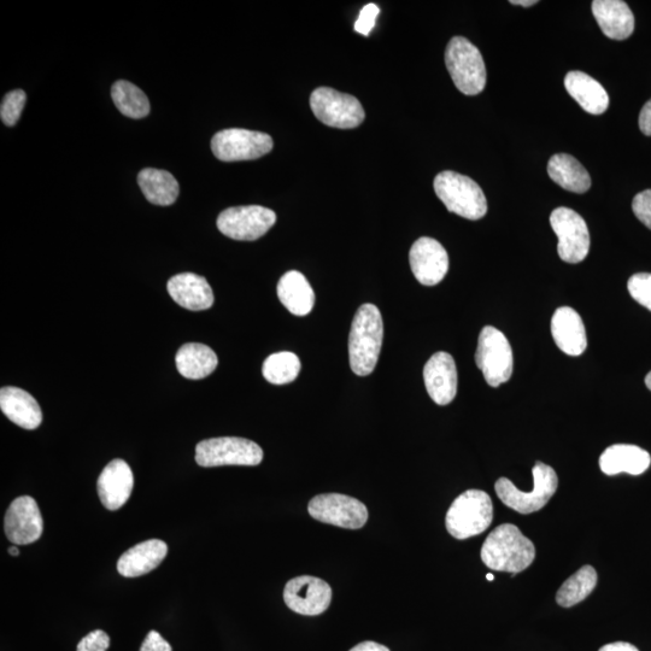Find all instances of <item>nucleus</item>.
<instances>
[{
    "label": "nucleus",
    "instance_id": "nucleus-1",
    "mask_svg": "<svg viewBox=\"0 0 651 651\" xmlns=\"http://www.w3.org/2000/svg\"><path fill=\"white\" fill-rule=\"evenodd\" d=\"M482 560L491 570L515 574L532 565L536 548L529 538L512 524L496 527L485 539Z\"/></svg>",
    "mask_w": 651,
    "mask_h": 651
},
{
    "label": "nucleus",
    "instance_id": "nucleus-2",
    "mask_svg": "<svg viewBox=\"0 0 651 651\" xmlns=\"http://www.w3.org/2000/svg\"><path fill=\"white\" fill-rule=\"evenodd\" d=\"M384 340V322L374 304H363L357 310L349 337L350 367L359 377L373 373Z\"/></svg>",
    "mask_w": 651,
    "mask_h": 651
},
{
    "label": "nucleus",
    "instance_id": "nucleus-3",
    "mask_svg": "<svg viewBox=\"0 0 651 651\" xmlns=\"http://www.w3.org/2000/svg\"><path fill=\"white\" fill-rule=\"evenodd\" d=\"M434 191L445 207L467 220H480L488 213V201L477 183L455 172H442L434 179Z\"/></svg>",
    "mask_w": 651,
    "mask_h": 651
},
{
    "label": "nucleus",
    "instance_id": "nucleus-4",
    "mask_svg": "<svg viewBox=\"0 0 651 651\" xmlns=\"http://www.w3.org/2000/svg\"><path fill=\"white\" fill-rule=\"evenodd\" d=\"M494 506L485 491L468 490L456 498L448 510L445 526L456 539H467L489 529Z\"/></svg>",
    "mask_w": 651,
    "mask_h": 651
},
{
    "label": "nucleus",
    "instance_id": "nucleus-5",
    "mask_svg": "<svg viewBox=\"0 0 651 651\" xmlns=\"http://www.w3.org/2000/svg\"><path fill=\"white\" fill-rule=\"evenodd\" d=\"M532 474L533 490L530 492L520 491L507 478L498 479L495 485L498 498L520 514L535 513L547 506L559 486L556 472L543 462L536 463Z\"/></svg>",
    "mask_w": 651,
    "mask_h": 651
},
{
    "label": "nucleus",
    "instance_id": "nucleus-6",
    "mask_svg": "<svg viewBox=\"0 0 651 651\" xmlns=\"http://www.w3.org/2000/svg\"><path fill=\"white\" fill-rule=\"evenodd\" d=\"M445 64L457 90L466 96H477L486 85L484 58L477 46L462 37L450 40L445 51Z\"/></svg>",
    "mask_w": 651,
    "mask_h": 651
},
{
    "label": "nucleus",
    "instance_id": "nucleus-7",
    "mask_svg": "<svg viewBox=\"0 0 651 651\" xmlns=\"http://www.w3.org/2000/svg\"><path fill=\"white\" fill-rule=\"evenodd\" d=\"M263 460L260 445L249 439L220 437L205 439L196 447V462L199 466H258Z\"/></svg>",
    "mask_w": 651,
    "mask_h": 651
},
{
    "label": "nucleus",
    "instance_id": "nucleus-8",
    "mask_svg": "<svg viewBox=\"0 0 651 651\" xmlns=\"http://www.w3.org/2000/svg\"><path fill=\"white\" fill-rule=\"evenodd\" d=\"M475 362L491 387L507 383L513 374V350L507 337L495 327H484L480 332Z\"/></svg>",
    "mask_w": 651,
    "mask_h": 651
},
{
    "label": "nucleus",
    "instance_id": "nucleus-9",
    "mask_svg": "<svg viewBox=\"0 0 651 651\" xmlns=\"http://www.w3.org/2000/svg\"><path fill=\"white\" fill-rule=\"evenodd\" d=\"M310 107L322 123L334 128L359 127L366 117L359 99L330 87L316 89L310 96Z\"/></svg>",
    "mask_w": 651,
    "mask_h": 651
},
{
    "label": "nucleus",
    "instance_id": "nucleus-10",
    "mask_svg": "<svg viewBox=\"0 0 651 651\" xmlns=\"http://www.w3.org/2000/svg\"><path fill=\"white\" fill-rule=\"evenodd\" d=\"M273 149V139L269 134L249 131V129L230 128L216 133L211 139V150L222 162L257 160Z\"/></svg>",
    "mask_w": 651,
    "mask_h": 651
},
{
    "label": "nucleus",
    "instance_id": "nucleus-11",
    "mask_svg": "<svg viewBox=\"0 0 651 651\" xmlns=\"http://www.w3.org/2000/svg\"><path fill=\"white\" fill-rule=\"evenodd\" d=\"M550 225L559 238L557 254L561 260L571 265L583 262L590 251L589 228L583 217L570 208L561 207L551 213Z\"/></svg>",
    "mask_w": 651,
    "mask_h": 651
},
{
    "label": "nucleus",
    "instance_id": "nucleus-12",
    "mask_svg": "<svg viewBox=\"0 0 651 651\" xmlns=\"http://www.w3.org/2000/svg\"><path fill=\"white\" fill-rule=\"evenodd\" d=\"M277 222V214L261 205L228 208L217 217V228L226 237L242 242L260 239Z\"/></svg>",
    "mask_w": 651,
    "mask_h": 651
},
{
    "label": "nucleus",
    "instance_id": "nucleus-13",
    "mask_svg": "<svg viewBox=\"0 0 651 651\" xmlns=\"http://www.w3.org/2000/svg\"><path fill=\"white\" fill-rule=\"evenodd\" d=\"M308 512L320 523L342 527V529L359 530L368 520L365 504L354 497L342 494H324L309 502Z\"/></svg>",
    "mask_w": 651,
    "mask_h": 651
},
{
    "label": "nucleus",
    "instance_id": "nucleus-14",
    "mask_svg": "<svg viewBox=\"0 0 651 651\" xmlns=\"http://www.w3.org/2000/svg\"><path fill=\"white\" fill-rule=\"evenodd\" d=\"M284 601L291 611L315 617L327 611L332 589L325 580L310 576L296 577L286 584Z\"/></svg>",
    "mask_w": 651,
    "mask_h": 651
},
{
    "label": "nucleus",
    "instance_id": "nucleus-15",
    "mask_svg": "<svg viewBox=\"0 0 651 651\" xmlns=\"http://www.w3.org/2000/svg\"><path fill=\"white\" fill-rule=\"evenodd\" d=\"M4 530L9 541L16 545L37 542L44 531V520L37 501L22 496L11 502L5 514Z\"/></svg>",
    "mask_w": 651,
    "mask_h": 651
},
{
    "label": "nucleus",
    "instance_id": "nucleus-16",
    "mask_svg": "<svg viewBox=\"0 0 651 651\" xmlns=\"http://www.w3.org/2000/svg\"><path fill=\"white\" fill-rule=\"evenodd\" d=\"M409 262L414 277L425 286L441 283L449 271L448 252L433 238L416 240L409 252Z\"/></svg>",
    "mask_w": 651,
    "mask_h": 651
},
{
    "label": "nucleus",
    "instance_id": "nucleus-17",
    "mask_svg": "<svg viewBox=\"0 0 651 651\" xmlns=\"http://www.w3.org/2000/svg\"><path fill=\"white\" fill-rule=\"evenodd\" d=\"M424 381L428 395L438 406H447L457 394L456 363L448 353L434 354L424 368Z\"/></svg>",
    "mask_w": 651,
    "mask_h": 651
},
{
    "label": "nucleus",
    "instance_id": "nucleus-18",
    "mask_svg": "<svg viewBox=\"0 0 651 651\" xmlns=\"http://www.w3.org/2000/svg\"><path fill=\"white\" fill-rule=\"evenodd\" d=\"M134 477L126 461L116 459L108 463L99 475L97 490L101 502L108 510H119L132 495Z\"/></svg>",
    "mask_w": 651,
    "mask_h": 651
},
{
    "label": "nucleus",
    "instance_id": "nucleus-19",
    "mask_svg": "<svg viewBox=\"0 0 651 651\" xmlns=\"http://www.w3.org/2000/svg\"><path fill=\"white\" fill-rule=\"evenodd\" d=\"M551 334L557 348L566 355L580 356L588 348L584 322L573 308L561 307L556 310L551 319Z\"/></svg>",
    "mask_w": 651,
    "mask_h": 651
},
{
    "label": "nucleus",
    "instance_id": "nucleus-20",
    "mask_svg": "<svg viewBox=\"0 0 651 651\" xmlns=\"http://www.w3.org/2000/svg\"><path fill=\"white\" fill-rule=\"evenodd\" d=\"M170 297L180 307L201 312L213 307L214 292L207 279L193 273H181L168 281L167 286Z\"/></svg>",
    "mask_w": 651,
    "mask_h": 651
},
{
    "label": "nucleus",
    "instance_id": "nucleus-21",
    "mask_svg": "<svg viewBox=\"0 0 651 651\" xmlns=\"http://www.w3.org/2000/svg\"><path fill=\"white\" fill-rule=\"evenodd\" d=\"M168 554V545L160 539H149L128 549L117 561V571L125 578L145 576L161 565Z\"/></svg>",
    "mask_w": 651,
    "mask_h": 651
},
{
    "label": "nucleus",
    "instance_id": "nucleus-22",
    "mask_svg": "<svg viewBox=\"0 0 651 651\" xmlns=\"http://www.w3.org/2000/svg\"><path fill=\"white\" fill-rule=\"evenodd\" d=\"M592 14L609 39L625 40L635 31V16L629 5L621 0H595Z\"/></svg>",
    "mask_w": 651,
    "mask_h": 651
},
{
    "label": "nucleus",
    "instance_id": "nucleus-23",
    "mask_svg": "<svg viewBox=\"0 0 651 651\" xmlns=\"http://www.w3.org/2000/svg\"><path fill=\"white\" fill-rule=\"evenodd\" d=\"M0 408L10 421L25 430H35L43 422L38 402L19 387L7 386L0 390Z\"/></svg>",
    "mask_w": 651,
    "mask_h": 651
},
{
    "label": "nucleus",
    "instance_id": "nucleus-24",
    "mask_svg": "<svg viewBox=\"0 0 651 651\" xmlns=\"http://www.w3.org/2000/svg\"><path fill=\"white\" fill-rule=\"evenodd\" d=\"M651 457L648 451L636 445L617 444L604 450L600 457V468L604 474L617 475L627 473L641 475L650 467Z\"/></svg>",
    "mask_w": 651,
    "mask_h": 651
},
{
    "label": "nucleus",
    "instance_id": "nucleus-25",
    "mask_svg": "<svg viewBox=\"0 0 651 651\" xmlns=\"http://www.w3.org/2000/svg\"><path fill=\"white\" fill-rule=\"evenodd\" d=\"M565 87L574 101L582 107L586 113L601 115L609 107V96L604 87L583 72H570L565 78Z\"/></svg>",
    "mask_w": 651,
    "mask_h": 651
},
{
    "label": "nucleus",
    "instance_id": "nucleus-26",
    "mask_svg": "<svg viewBox=\"0 0 651 651\" xmlns=\"http://www.w3.org/2000/svg\"><path fill=\"white\" fill-rule=\"evenodd\" d=\"M278 297L283 306L296 316H306L315 306V292L301 272L290 271L281 277Z\"/></svg>",
    "mask_w": 651,
    "mask_h": 651
},
{
    "label": "nucleus",
    "instance_id": "nucleus-27",
    "mask_svg": "<svg viewBox=\"0 0 651 651\" xmlns=\"http://www.w3.org/2000/svg\"><path fill=\"white\" fill-rule=\"evenodd\" d=\"M178 371L183 377L191 380H201L209 377L219 365L215 351L201 343H187L178 351L175 357Z\"/></svg>",
    "mask_w": 651,
    "mask_h": 651
},
{
    "label": "nucleus",
    "instance_id": "nucleus-28",
    "mask_svg": "<svg viewBox=\"0 0 651 651\" xmlns=\"http://www.w3.org/2000/svg\"><path fill=\"white\" fill-rule=\"evenodd\" d=\"M548 174L554 183L567 191L585 193L590 190L591 178L588 170L571 155L557 154L551 157Z\"/></svg>",
    "mask_w": 651,
    "mask_h": 651
},
{
    "label": "nucleus",
    "instance_id": "nucleus-29",
    "mask_svg": "<svg viewBox=\"0 0 651 651\" xmlns=\"http://www.w3.org/2000/svg\"><path fill=\"white\" fill-rule=\"evenodd\" d=\"M138 184L145 198L161 207H169L179 197V183L167 170L145 168L138 174Z\"/></svg>",
    "mask_w": 651,
    "mask_h": 651
},
{
    "label": "nucleus",
    "instance_id": "nucleus-30",
    "mask_svg": "<svg viewBox=\"0 0 651 651\" xmlns=\"http://www.w3.org/2000/svg\"><path fill=\"white\" fill-rule=\"evenodd\" d=\"M111 97H113L116 108L131 119H144L150 114L149 98L132 82L116 81L111 89Z\"/></svg>",
    "mask_w": 651,
    "mask_h": 651
},
{
    "label": "nucleus",
    "instance_id": "nucleus-31",
    "mask_svg": "<svg viewBox=\"0 0 651 651\" xmlns=\"http://www.w3.org/2000/svg\"><path fill=\"white\" fill-rule=\"evenodd\" d=\"M597 585V573L594 567L584 566L562 584L556 594V602L563 608H571L583 602Z\"/></svg>",
    "mask_w": 651,
    "mask_h": 651
},
{
    "label": "nucleus",
    "instance_id": "nucleus-32",
    "mask_svg": "<svg viewBox=\"0 0 651 651\" xmlns=\"http://www.w3.org/2000/svg\"><path fill=\"white\" fill-rule=\"evenodd\" d=\"M301 372V361L290 351L273 354L263 363V377L268 383L285 385L295 381Z\"/></svg>",
    "mask_w": 651,
    "mask_h": 651
},
{
    "label": "nucleus",
    "instance_id": "nucleus-33",
    "mask_svg": "<svg viewBox=\"0 0 651 651\" xmlns=\"http://www.w3.org/2000/svg\"><path fill=\"white\" fill-rule=\"evenodd\" d=\"M26 101V93L22 90L11 91L4 97L2 107H0V117H2L5 126L16 125L25 109Z\"/></svg>",
    "mask_w": 651,
    "mask_h": 651
},
{
    "label": "nucleus",
    "instance_id": "nucleus-34",
    "mask_svg": "<svg viewBox=\"0 0 651 651\" xmlns=\"http://www.w3.org/2000/svg\"><path fill=\"white\" fill-rule=\"evenodd\" d=\"M630 295L641 306L647 308L651 312V274L638 273L632 275L627 284Z\"/></svg>",
    "mask_w": 651,
    "mask_h": 651
},
{
    "label": "nucleus",
    "instance_id": "nucleus-35",
    "mask_svg": "<svg viewBox=\"0 0 651 651\" xmlns=\"http://www.w3.org/2000/svg\"><path fill=\"white\" fill-rule=\"evenodd\" d=\"M110 647V637L103 630L92 631L82 638L76 651H107Z\"/></svg>",
    "mask_w": 651,
    "mask_h": 651
},
{
    "label": "nucleus",
    "instance_id": "nucleus-36",
    "mask_svg": "<svg viewBox=\"0 0 651 651\" xmlns=\"http://www.w3.org/2000/svg\"><path fill=\"white\" fill-rule=\"evenodd\" d=\"M632 210L637 219L651 230V190H645L633 199Z\"/></svg>",
    "mask_w": 651,
    "mask_h": 651
},
{
    "label": "nucleus",
    "instance_id": "nucleus-37",
    "mask_svg": "<svg viewBox=\"0 0 651 651\" xmlns=\"http://www.w3.org/2000/svg\"><path fill=\"white\" fill-rule=\"evenodd\" d=\"M379 14L380 9L377 5L373 3L366 5V7L361 10L359 19L355 22V31L368 37L369 33L372 32V29L375 26V21H377Z\"/></svg>",
    "mask_w": 651,
    "mask_h": 651
},
{
    "label": "nucleus",
    "instance_id": "nucleus-38",
    "mask_svg": "<svg viewBox=\"0 0 651 651\" xmlns=\"http://www.w3.org/2000/svg\"><path fill=\"white\" fill-rule=\"evenodd\" d=\"M140 651H172V645L157 631H150L149 635L144 639Z\"/></svg>",
    "mask_w": 651,
    "mask_h": 651
},
{
    "label": "nucleus",
    "instance_id": "nucleus-39",
    "mask_svg": "<svg viewBox=\"0 0 651 651\" xmlns=\"http://www.w3.org/2000/svg\"><path fill=\"white\" fill-rule=\"evenodd\" d=\"M639 128L645 136L651 137V99L644 104L639 114Z\"/></svg>",
    "mask_w": 651,
    "mask_h": 651
},
{
    "label": "nucleus",
    "instance_id": "nucleus-40",
    "mask_svg": "<svg viewBox=\"0 0 651 651\" xmlns=\"http://www.w3.org/2000/svg\"><path fill=\"white\" fill-rule=\"evenodd\" d=\"M600 651H639L635 645L626 642H615L603 645Z\"/></svg>",
    "mask_w": 651,
    "mask_h": 651
},
{
    "label": "nucleus",
    "instance_id": "nucleus-41",
    "mask_svg": "<svg viewBox=\"0 0 651 651\" xmlns=\"http://www.w3.org/2000/svg\"><path fill=\"white\" fill-rule=\"evenodd\" d=\"M350 651H390V649L386 648L385 645L368 641L357 644L356 647Z\"/></svg>",
    "mask_w": 651,
    "mask_h": 651
},
{
    "label": "nucleus",
    "instance_id": "nucleus-42",
    "mask_svg": "<svg viewBox=\"0 0 651 651\" xmlns=\"http://www.w3.org/2000/svg\"><path fill=\"white\" fill-rule=\"evenodd\" d=\"M537 3V0H512V2H510V4L521 5V7L525 8L532 7V5H536Z\"/></svg>",
    "mask_w": 651,
    "mask_h": 651
},
{
    "label": "nucleus",
    "instance_id": "nucleus-43",
    "mask_svg": "<svg viewBox=\"0 0 651 651\" xmlns=\"http://www.w3.org/2000/svg\"><path fill=\"white\" fill-rule=\"evenodd\" d=\"M9 554L11 556H19L20 555V550L17 549L16 547H11V548H9Z\"/></svg>",
    "mask_w": 651,
    "mask_h": 651
},
{
    "label": "nucleus",
    "instance_id": "nucleus-44",
    "mask_svg": "<svg viewBox=\"0 0 651 651\" xmlns=\"http://www.w3.org/2000/svg\"><path fill=\"white\" fill-rule=\"evenodd\" d=\"M645 385H647L648 389L651 391V372L645 377Z\"/></svg>",
    "mask_w": 651,
    "mask_h": 651
},
{
    "label": "nucleus",
    "instance_id": "nucleus-45",
    "mask_svg": "<svg viewBox=\"0 0 651 651\" xmlns=\"http://www.w3.org/2000/svg\"><path fill=\"white\" fill-rule=\"evenodd\" d=\"M486 578H488L489 582H494V579H495V577L492 576V574H488V576H486Z\"/></svg>",
    "mask_w": 651,
    "mask_h": 651
}]
</instances>
